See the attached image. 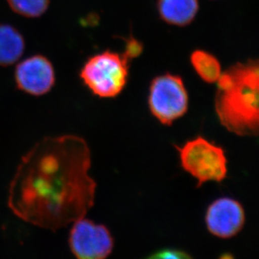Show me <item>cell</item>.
Listing matches in <instances>:
<instances>
[{
	"label": "cell",
	"instance_id": "1",
	"mask_svg": "<svg viewBox=\"0 0 259 259\" xmlns=\"http://www.w3.org/2000/svg\"><path fill=\"white\" fill-rule=\"evenodd\" d=\"M91 150L76 135L47 137L18 165L9 189L8 206L20 220L57 232L85 218L95 202L89 176Z\"/></svg>",
	"mask_w": 259,
	"mask_h": 259
},
{
	"label": "cell",
	"instance_id": "12",
	"mask_svg": "<svg viewBox=\"0 0 259 259\" xmlns=\"http://www.w3.org/2000/svg\"><path fill=\"white\" fill-rule=\"evenodd\" d=\"M10 9L25 18H39L47 12L51 0H6Z\"/></svg>",
	"mask_w": 259,
	"mask_h": 259
},
{
	"label": "cell",
	"instance_id": "7",
	"mask_svg": "<svg viewBox=\"0 0 259 259\" xmlns=\"http://www.w3.org/2000/svg\"><path fill=\"white\" fill-rule=\"evenodd\" d=\"M15 81L18 89L24 93L35 97L46 95L56 83L54 66L45 56L34 55L16 66Z\"/></svg>",
	"mask_w": 259,
	"mask_h": 259
},
{
	"label": "cell",
	"instance_id": "9",
	"mask_svg": "<svg viewBox=\"0 0 259 259\" xmlns=\"http://www.w3.org/2000/svg\"><path fill=\"white\" fill-rule=\"evenodd\" d=\"M198 0H159L158 10L161 19L169 25L185 26L198 12Z\"/></svg>",
	"mask_w": 259,
	"mask_h": 259
},
{
	"label": "cell",
	"instance_id": "10",
	"mask_svg": "<svg viewBox=\"0 0 259 259\" xmlns=\"http://www.w3.org/2000/svg\"><path fill=\"white\" fill-rule=\"evenodd\" d=\"M25 49V39L21 33L12 25L0 24V66L16 63Z\"/></svg>",
	"mask_w": 259,
	"mask_h": 259
},
{
	"label": "cell",
	"instance_id": "2",
	"mask_svg": "<svg viewBox=\"0 0 259 259\" xmlns=\"http://www.w3.org/2000/svg\"><path fill=\"white\" fill-rule=\"evenodd\" d=\"M258 94L257 61L237 64L221 74L215 98L221 124L238 136H257Z\"/></svg>",
	"mask_w": 259,
	"mask_h": 259
},
{
	"label": "cell",
	"instance_id": "5",
	"mask_svg": "<svg viewBox=\"0 0 259 259\" xmlns=\"http://www.w3.org/2000/svg\"><path fill=\"white\" fill-rule=\"evenodd\" d=\"M189 96L181 77L172 74L157 76L149 88V108L162 124L169 126L188 110Z\"/></svg>",
	"mask_w": 259,
	"mask_h": 259
},
{
	"label": "cell",
	"instance_id": "8",
	"mask_svg": "<svg viewBox=\"0 0 259 259\" xmlns=\"http://www.w3.org/2000/svg\"><path fill=\"white\" fill-rule=\"evenodd\" d=\"M242 204L234 199L223 197L213 201L206 210L205 224L215 237L228 239L241 232L245 223Z\"/></svg>",
	"mask_w": 259,
	"mask_h": 259
},
{
	"label": "cell",
	"instance_id": "3",
	"mask_svg": "<svg viewBox=\"0 0 259 259\" xmlns=\"http://www.w3.org/2000/svg\"><path fill=\"white\" fill-rule=\"evenodd\" d=\"M125 55L104 52L90 57L80 72L83 83L102 98H115L127 84L128 64Z\"/></svg>",
	"mask_w": 259,
	"mask_h": 259
},
{
	"label": "cell",
	"instance_id": "6",
	"mask_svg": "<svg viewBox=\"0 0 259 259\" xmlns=\"http://www.w3.org/2000/svg\"><path fill=\"white\" fill-rule=\"evenodd\" d=\"M69 247L79 259H104L113 252L114 240L106 226L83 218L73 223Z\"/></svg>",
	"mask_w": 259,
	"mask_h": 259
},
{
	"label": "cell",
	"instance_id": "11",
	"mask_svg": "<svg viewBox=\"0 0 259 259\" xmlns=\"http://www.w3.org/2000/svg\"><path fill=\"white\" fill-rule=\"evenodd\" d=\"M191 64L196 73L207 83L218 81L222 74L220 62L214 56L203 51H196L191 55Z\"/></svg>",
	"mask_w": 259,
	"mask_h": 259
},
{
	"label": "cell",
	"instance_id": "4",
	"mask_svg": "<svg viewBox=\"0 0 259 259\" xmlns=\"http://www.w3.org/2000/svg\"><path fill=\"white\" fill-rule=\"evenodd\" d=\"M176 148L181 166L197 180L198 187L209 181L221 182L227 177L228 159L220 146L198 136Z\"/></svg>",
	"mask_w": 259,
	"mask_h": 259
},
{
	"label": "cell",
	"instance_id": "13",
	"mask_svg": "<svg viewBox=\"0 0 259 259\" xmlns=\"http://www.w3.org/2000/svg\"><path fill=\"white\" fill-rule=\"evenodd\" d=\"M191 255L181 250L174 249V248H164L154 252V254L149 256V258L161 259H187L191 258Z\"/></svg>",
	"mask_w": 259,
	"mask_h": 259
}]
</instances>
